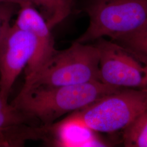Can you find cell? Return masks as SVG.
I'll list each match as a JSON object with an SVG mask.
<instances>
[{
	"label": "cell",
	"mask_w": 147,
	"mask_h": 147,
	"mask_svg": "<svg viewBox=\"0 0 147 147\" xmlns=\"http://www.w3.org/2000/svg\"><path fill=\"white\" fill-rule=\"evenodd\" d=\"M147 106V92L122 89L74 112L69 123L93 131L123 130Z\"/></svg>",
	"instance_id": "4"
},
{
	"label": "cell",
	"mask_w": 147,
	"mask_h": 147,
	"mask_svg": "<svg viewBox=\"0 0 147 147\" xmlns=\"http://www.w3.org/2000/svg\"><path fill=\"white\" fill-rule=\"evenodd\" d=\"M76 10L84 12L89 25L75 41L94 42L101 38L114 40L136 30L147 21V0H76Z\"/></svg>",
	"instance_id": "2"
},
{
	"label": "cell",
	"mask_w": 147,
	"mask_h": 147,
	"mask_svg": "<svg viewBox=\"0 0 147 147\" xmlns=\"http://www.w3.org/2000/svg\"><path fill=\"white\" fill-rule=\"evenodd\" d=\"M111 40L130 50L147 62V21L136 30Z\"/></svg>",
	"instance_id": "11"
},
{
	"label": "cell",
	"mask_w": 147,
	"mask_h": 147,
	"mask_svg": "<svg viewBox=\"0 0 147 147\" xmlns=\"http://www.w3.org/2000/svg\"><path fill=\"white\" fill-rule=\"evenodd\" d=\"M39 49L36 37L11 25L0 45V92L6 100L23 69Z\"/></svg>",
	"instance_id": "6"
},
{
	"label": "cell",
	"mask_w": 147,
	"mask_h": 147,
	"mask_svg": "<svg viewBox=\"0 0 147 147\" xmlns=\"http://www.w3.org/2000/svg\"><path fill=\"white\" fill-rule=\"evenodd\" d=\"M49 131V126L43 125L21 124L9 126L0 131V147H21L28 140H44Z\"/></svg>",
	"instance_id": "8"
},
{
	"label": "cell",
	"mask_w": 147,
	"mask_h": 147,
	"mask_svg": "<svg viewBox=\"0 0 147 147\" xmlns=\"http://www.w3.org/2000/svg\"><path fill=\"white\" fill-rule=\"evenodd\" d=\"M13 25L30 32L39 42L37 54L25 68L26 80L40 68L56 51L52 30L40 13L31 5L20 7Z\"/></svg>",
	"instance_id": "7"
},
{
	"label": "cell",
	"mask_w": 147,
	"mask_h": 147,
	"mask_svg": "<svg viewBox=\"0 0 147 147\" xmlns=\"http://www.w3.org/2000/svg\"><path fill=\"white\" fill-rule=\"evenodd\" d=\"M20 6L15 3L0 2V45L5 33L11 26V21L16 16Z\"/></svg>",
	"instance_id": "13"
},
{
	"label": "cell",
	"mask_w": 147,
	"mask_h": 147,
	"mask_svg": "<svg viewBox=\"0 0 147 147\" xmlns=\"http://www.w3.org/2000/svg\"><path fill=\"white\" fill-rule=\"evenodd\" d=\"M44 18L52 30L76 11V0H27Z\"/></svg>",
	"instance_id": "9"
},
{
	"label": "cell",
	"mask_w": 147,
	"mask_h": 147,
	"mask_svg": "<svg viewBox=\"0 0 147 147\" xmlns=\"http://www.w3.org/2000/svg\"><path fill=\"white\" fill-rule=\"evenodd\" d=\"M99 52V81L112 87L147 92V62L112 40L94 41Z\"/></svg>",
	"instance_id": "5"
},
{
	"label": "cell",
	"mask_w": 147,
	"mask_h": 147,
	"mask_svg": "<svg viewBox=\"0 0 147 147\" xmlns=\"http://www.w3.org/2000/svg\"><path fill=\"white\" fill-rule=\"evenodd\" d=\"M37 120L34 117L18 110L11 105L8 109L0 112V131L8 127L17 124L35 125L34 123Z\"/></svg>",
	"instance_id": "12"
},
{
	"label": "cell",
	"mask_w": 147,
	"mask_h": 147,
	"mask_svg": "<svg viewBox=\"0 0 147 147\" xmlns=\"http://www.w3.org/2000/svg\"><path fill=\"white\" fill-rule=\"evenodd\" d=\"M11 106V104L8 102V100H6L0 92V112L8 109Z\"/></svg>",
	"instance_id": "14"
},
{
	"label": "cell",
	"mask_w": 147,
	"mask_h": 147,
	"mask_svg": "<svg viewBox=\"0 0 147 147\" xmlns=\"http://www.w3.org/2000/svg\"><path fill=\"white\" fill-rule=\"evenodd\" d=\"M0 2H8L15 3L20 5V7L28 5H31L27 0H0Z\"/></svg>",
	"instance_id": "15"
},
{
	"label": "cell",
	"mask_w": 147,
	"mask_h": 147,
	"mask_svg": "<svg viewBox=\"0 0 147 147\" xmlns=\"http://www.w3.org/2000/svg\"><path fill=\"white\" fill-rule=\"evenodd\" d=\"M121 89L98 80L63 86L22 87L10 104L47 127L63 115L80 110Z\"/></svg>",
	"instance_id": "1"
},
{
	"label": "cell",
	"mask_w": 147,
	"mask_h": 147,
	"mask_svg": "<svg viewBox=\"0 0 147 147\" xmlns=\"http://www.w3.org/2000/svg\"><path fill=\"white\" fill-rule=\"evenodd\" d=\"M99 52L94 44L74 41L68 48L54 53L24 87H56L99 81Z\"/></svg>",
	"instance_id": "3"
},
{
	"label": "cell",
	"mask_w": 147,
	"mask_h": 147,
	"mask_svg": "<svg viewBox=\"0 0 147 147\" xmlns=\"http://www.w3.org/2000/svg\"><path fill=\"white\" fill-rule=\"evenodd\" d=\"M123 132L124 146L147 147V106Z\"/></svg>",
	"instance_id": "10"
}]
</instances>
